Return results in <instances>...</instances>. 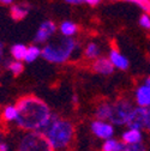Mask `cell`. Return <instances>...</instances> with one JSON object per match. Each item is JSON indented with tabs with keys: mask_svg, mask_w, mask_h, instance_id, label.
<instances>
[{
	"mask_svg": "<svg viewBox=\"0 0 150 151\" xmlns=\"http://www.w3.org/2000/svg\"><path fill=\"white\" fill-rule=\"evenodd\" d=\"M16 106L18 118L14 124L24 132H43L54 115L48 104L36 96H24Z\"/></svg>",
	"mask_w": 150,
	"mask_h": 151,
	"instance_id": "obj_1",
	"label": "cell"
},
{
	"mask_svg": "<svg viewBox=\"0 0 150 151\" xmlns=\"http://www.w3.org/2000/svg\"><path fill=\"white\" fill-rule=\"evenodd\" d=\"M42 133L55 151H70L76 136V127L71 120L54 114L50 124Z\"/></svg>",
	"mask_w": 150,
	"mask_h": 151,
	"instance_id": "obj_2",
	"label": "cell"
},
{
	"mask_svg": "<svg viewBox=\"0 0 150 151\" xmlns=\"http://www.w3.org/2000/svg\"><path fill=\"white\" fill-rule=\"evenodd\" d=\"M78 49V43L72 37L55 40L42 48V56L48 63L63 64L71 59L72 54Z\"/></svg>",
	"mask_w": 150,
	"mask_h": 151,
	"instance_id": "obj_3",
	"label": "cell"
},
{
	"mask_svg": "<svg viewBox=\"0 0 150 151\" xmlns=\"http://www.w3.org/2000/svg\"><path fill=\"white\" fill-rule=\"evenodd\" d=\"M16 151H55L42 132H24Z\"/></svg>",
	"mask_w": 150,
	"mask_h": 151,
	"instance_id": "obj_4",
	"label": "cell"
},
{
	"mask_svg": "<svg viewBox=\"0 0 150 151\" xmlns=\"http://www.w3.org/2000/svg\"><path fill=\"white\" fill-rule=\"evenodd\" d=\"M135 108L136 107L133 102L125 97L112 102V113L109 122L113 126H126Z\"/></svg>",
	"mask_w": 150,
	"mask_h": 151,
	"instance_id": "obj_5",
	"label": "cell"
},
{
	"mask_svg": "<svg viewBox=\"0 0 150 151\" xmlns=\"http://www.w3.org/2000/svg\"><path fill=\"white\" fill-rule=\"evenodd\" d=\"M90 131L91 133L99 139H102L103 142L107 139H110L114 137L115 128L109 121L103 120H94L90 122Z\"/></svg>",
	"mask_w": 150,
	"mask_h": 151,
	"instance_id": "obj_6",
	"label": "cell"
},
{
	"mask_svg": "<svg viewBox=\"0 0 150 151\" xmlns=\"http://www.w3.org/2000/svg\"><path fill=\"white\" fill-rule=\"evenodd\" d=\"M55 30H57V25L52 21H46L43 22L40 28L37 29L36 35H35V42L36 43H43L46 41H48L50 37L54 35Z\"/></svg>",
	"mask_w": 150,
	"mask_h": 151,
	"instance_id": "obj_7",
	"label": "cell"
},
{
	"mask_svg": "<svg viewBox=\"0 0 150 151\" xmlns=\"http://www.w3.org/2000/svg\"><path fill=\"white\" fill-rule=\"evenodd\" d=\"M120 140L125 145H137L143 143V131L137 128H126L123 133Z\"/></svg>",
	"mask_w": 150,
	"mask_h": 151,
	"instance_id": "obj_8",
	"label": "cell"
},
{
	"mask_svg": "<svg viewBox=\"0 0 150 151\" xmlns=\"http://www.w3.org/2000/svg\"><path fill=\"white\" fill-rule=\"evenodd\" d=\"M135 102L137 107L146 108L150 106V88L145 84L139 85L135 91Z\"/></svg>",
	"mask_w": 150,
	"mask_h": 151,
	"instance_id": "obj_9",
	"label": "cell"
},
{
	"mask_svg": "<svg viewBox=\"0 0 150 151\" xmlns=\"http://www.w3.org/2000/svg\"><path fill=\"white\" fill-rule=\"evenodd\" d=\"M92 70L96 73L103 74V76H109L113 73L114 71V66L112 65V63L109 61L108 58H105V56H101V58H97L92 64Z\"/></svg>",
	"mask_w": 150,
	"mask_h": 151,
	"instance_id": "obj_10",
	"label": "cell"
},
{
	"mask_svg": "<svg viewBox=\"0 0 150 151\" xmlns=\"http://www.w3.org/2000/svg\"><path fill=\"white\" fill-rule=\"evenodd\" d=\"M127 128H137L143 131L144 127V108L136 107L133 113L131 114V118L127 122Z\"/></svg>",
	"mask_w": 150,
	"mask_h": 151,
	"instance_id": "obj_11",
	"label": "cell"
},
{
	"mask_svg": "<svg viewBox=\"0 0 150 151\" xmlns=\"http://www.w3.org/2000/svg\"><path fill=\"white\" fill-rule=\"evenodd\" d=\"M108 59L112 63V65L114 66V68H119V70H123V71H125V70L128 68L130 63H128L127 58H126V56H124L117 49H110Z\"/></svg>",
	"mask_w": 150,
	"mask_h": 151,
	"instance_id": "obj_12",
	"label": "cell"
},
{
	"mask_svg": "<svg viewBox=\"0 0 150 151\" xmlns=\"http://www.w3.org/2000/svg\"><path fill=\"white\" fill-rule=\"evenodd\" d=\"M112 113V102L109 101H102L100 102L96 108H95V118L96 120H103V121H109Z\"/></svg>",
	"mask_w": 150,
	"mask_h": 151,
	"instance_id": "obj_13",
	"label": "cell"
},
{
	"mask_svg": "<svg viewBox=\"0 0 150 151\" xmlns=\"http://www.w3.org/2000/svg\"><path fill=\"white\" fill-rule=\"evenodd\" d=\"M17 118H18V108H17L16 104H9V106H6L3 109V111H1V119L6 124L16 122Z\"/></svg>",
	"mask_w": 150,
	"mask_h": 151,
	"instance_id": "obj_14",
	"label": "cell"
},
{
	"mask_svg": "<svg viewBox=\"0 0 150 151\" xmlns=\"http://www.w3.org/2000/svg\"><path fill=\"white\" fill-rule=\"evenodd\" d=\"M125 144L115 138L107 139L101 145V151H124Z\"/></svg>",
	"mask_w": 150,
	"mask_h": 151,
	"instance_id": "obj_15",
	"label": "cell"
},
{
	"mask_svg": "<svg viewBox=\"0 0 150 151\" xmlns=\"http://www.w3.org/2000/svg\"><path fill=\"white\" fill-rule=\"evenodd\" d=\"M59 30H60V32H61V35H63L64 37H72L73 35L77 34L78 28H77V25L74 24L73 22H71V21H65V22H63V23L60 24Z\"/></svg>",
	"mask_w": 150,
	"mask_h": 151,
	"instance_id": "obj_16",
	"label": "cell"
},
{
	"mask_svg": "<svg viewBox=\"0 0 150 151\" xmlns=\"http://www.w3.org/2000/svg\"><path fill=\"white\" fill-rule=\"evenodd\" d=\"M28 47L22 43H17L11 47V55L13 56V59L17 61H24L25 54H27Z\"/></svg>",
	"mask_w": 150,
	"mask_h": 151,
	"instance_id": "obj_17",
	"label": "cell"
},
{
	"mask_svg": "<svg viewBox=\"0 0 150 151\" xmlns=\"http://www.w3.org/2000/svg\"><path fill=\"white\" fill-rule=\"evenodd\" d=\"M29 7L27 5H13L11 7V17L14 21H21L27 17Z\"/></svg>",
	"mask_w": 150,
	"mask_h": 151,
	"instance_id": "obj_18",
	"label": "cell"
},
{
	"mask_svg": "<svg viewBox=\"0 0 150 151\" xmlns=\"http://www.w3.org/2000/svg\"><path fill=\"white\" fill-rule=\"evenodd\" d=\"M40 55H42V49L36 46V45H32V46H29L28 49H27V54H25V59L24 61L25 63H32L35 61Z\"/></svg>",
	"mask_w": 150,
	"mask_h": 151,
	"instance_id": "obj_19",
	"label": "cell"
},
{
	"mask_svg": "<svg viewBox=\"0 0 150 151\" xmlns=\"http://www.w3.org/2000/svg\"><path fill=\"white\" fill-rule=\"evenodd\" d=\"M100 53H101V49L100 47L96 45V43H94V42H90L87 45L85 49H84V54L88 59H94V60H96L97 58H100Z\"/></svg>",
	"mask_w": 150,
	"mask_h": 151,
	"instance_id": "obj_20",
	"label": "cell"
},
{
	"mask_svg": "<svg viewBox=\"0 0 150 151\" xmlns=\"http://www.w3.org/2000/svg\"><path fill=\"white\" fill-rule=\"evenodd\" d=\"M7 70L13 74V76H18L23 72V64L22 61H17V60H12L11 63L7 64Z\"/></svg>",
	"mask_w": 150,
	"mask_h": 151,
	"instance_id": "obj_21",
	"label": "cell"
},
{
	"mask_svg": "<svg viewBox=\"0 0 150 151\" xmlns=\"http://www.w3.org/2000/svg\"><path fill=\"white\" fill-rule=\"evenodd\" d=\"M125 1L132 3L137 6H139L143 11H145V13L150 14V0H125Z\"/></svg>",
	"mask_w": 150,
	"mask_h": 151,
	"instance_id": "obj_22",
	"label": "cell"
},
{
	"mask_svg": "<svg viewBox=\"0 0 150 151\" xmlns=\"http://www.w3.org/2000/svg\"><path fill=\"white\" fill-rule=\"evenodd\" d=\"M144 131L150 133V106L144 108Z\"/></svg>",
	"mask_w": 150,
	"mask_h": 151,
	"instance_id": "obj_23",
	"label": "cell"
},
{
	"mask_svg": "<svg viewBox=\"0 0 150 151\" xmlns=\"http://www.w3.org/2000/svg\"><path fill=\"white\" fill-rule=\"evenodd\" d=\"M139 25L146 30H150V14L144 13L139 18Z\"/></svg>",
	"mask_w": 150,
	"mask_h": 151,
	"instance_id": "obj_24",
	"label": "cell"
},
{
	"mask_svg": "<svg viewBox=\"0 0 150 151\" xmlns=\"http://www.w3.org/2000/svg\"><path fill=\"white\" fill-rule=\"evenodd\" d=\"M124 151H148V149L142 143V144H137V145H125Z\"/></svg>",
	"mask_w": 150,
	"mask_h": 151,
	"instance_id": "obj_25",
	"label": "cell"
},
{
	"mask_svg": "<svg viewBox=\"0 0 150 151\" xmlns=\"http://www.w3.org/2000/svg\"><path fill=\"white\" fill-rule=\"evenodd\" d=\"M0 151H10V146L6 142H0Z\"/></svg>",
	"mask_w": 150,
	"mask_h": 151,
	"instance_id": "obj_26",
	"label": "cell"
},
{
	"mask_svg": "<svg viewBox=\"0 0 150 151\" xmlns=\"http://www.w3.org/2000/svg\"><path fill=\"white\" fill-rule=\"evenodd\" d=\"M67 4H71V5H79V4H83L85 3V0H65Z\"/></svg>",
	"mask_w": 150,
	"mask_h": 151,
	"instance_id": "obj_27",
	"label": "cell"
},
{
	"mask_svg": "<svg viewBox=\"0 0 150 151\" xmlns=\"http://www.w3.org/2000/svg\"><path fill=\"white\" fill-rule=\"evenodd\" d=\"M3 56H4V43L0 41V61H1Z\"/></svg>",
	"mask_w": 150,
	"mask_h": 151,
	"instance_id": "obj_28",
	"label": "cell"
},
{
	"mask_svg": "<svg viewBox=\"0 0 150 151\" xmlns=\"http://www.w3.org/2000/svg\"><path fill=\"white\" fill-rule=\"evenodd\" d=\"M101 1V0H85V3L89 4V5H96Z\"/></svg>",
	"mask_w": 150,
	"mask_h": 151,
	"instance_id": "obj_29",
	"label": "cell"
},
{
	"mask_svg": "<svg viewBox=\"0 0 150 151\" xmlns=\"http://www.w3.org/2000/svg\"><path fill=\"white\" fill-rule=\"evenodd\" d=\"M1 4H5V5H11L13 3V0H0Z\"/></svg>",
	"mask_w": 150,
	"mask_h": 151,
	"instance_id": "obj_30",
	"label": "cell"
},
{
	"mask_svg": "<svg viewBox=\"0 0 150 151\" xmlns=\"http://www.w3.org/2000/svg\"><path fill=\"white\" fill-rule=\"evenodd\" d=\"M72 102H73V104H78V97L76 95L72 97Z\"/></svg>",
	"mask_w": 150,
	"mask_h": 151,
	"instance_id": "obj_31",
	"label": "cell"
},
{
	"mask_svg": "<svg viewBox=\"0 0 150 151\" xmlns=\"http://www.w3.org/2000/svg\"><path fill=\"white\" fill-rule=\"evenodd\" d=\"M144 84H145L146 86H149V88H150V77L145 78V81H144Z\"/></svg>",
	"mask_w": 150,
	"mask_h": 151,
	"instance_id": "obj_32",
	"label": "cell"
},
{
	"mask_svg": "<svg viewBox=\"0 0 150 151\" xmlns=\"http://www.w3.org/2000/svg\"><path fill=\"white\" fill-rule=\"evenodd\" d=\"M3 137H4V133H3V129L0 128V142H3L4 139H3Z\"/></svg>",
	"mask_w": 150,
	"mask_h": 151,
	"instance_id": "obj_33",
	"label": "cell"
},
{
	"mask_svg": "<svg viewBox=\"0 0 150 151\" xmlns=\"http://www.w3.org/2000/svg\"><path fill=\"white\" fill-rule=\"evenodd\" d=\"M114 1H115V0H114Z\"/></svg>",
	"mask_w": 150,
	"mask_h": 151,
	"instance_id": "obj_34",
	"label": "cell"
}]
</instances>
